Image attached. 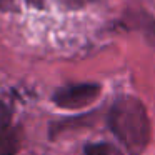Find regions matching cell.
Instances as JSON below:
<instances>
[{
	"label": "cell",
	"instance_id": "52a82bcc",
	"mask_svg": "<svg viewBox=\"0 0 155 155\" xmlns=\"http://www.w3.org/2000/svg\"><path fill=\"white\" fill-rule=\"evenodd\" d=\"M15 8V0H0V10L2 12H10Z\"/></svg>",
	"mask_w": 155,
	"mask_h": 155
},
{
	"label": "cell",
	"instance_id": "5b68a950",
	"mask_svg": "<svg viewBox=\"0 0 155 155\" xmlns=\"http://www.w3.org/2000/svg\"><path fill=\"white\" fill-rule=\"evenodd\" d=\"M10 118H12L10 108H8L7 105L4 104V102L0 100V130L10 125Z\"/></svg>",
	"mask_w": 155,
	"mask_h": 155
},
{
	"label": "cell",
	"instance_id": "277c9868",
	"mask_svg": "<svg viewBox=\"0 0 155 155\" xmlns=\"http://www.w3.org/2000/svg\"><path fill=\"white\" fill-rule=\"evenodd\" d=\"M85 155H124L118 147L108 142H94V143H87L84 147Z\"/></svg>",
	"mask_w": 155,
	"mask_h": 155
},
{
	"label": "cell",
	"instance_id": "ba28073f",
	"mask_svg": "<svg viewBox=\"0 0 155 155\" xmlns=\"http://www.w3.org/2000/svg\"><path fill=\"white\" fill-rule=\"evenodd\" d=\"M27 4L35 7V8H42L44 7V0H27Z\"/></svg>",
	"mask_w": 155,
	"mask_h": 155
},
{
	"label": "cell",
	"instance_id": "6da1fadb",
	"mask_svg": "<svg viewBox=\"0 0 155 155\" xmlns=\"http://www.w3.org/2000/svg\"><path fill=\"white\" fill-rule=\"evenodd\" d=\"M108 128L130 155H142L150 140V120L143 102L134 95L117 98L108 110Z\"/></svg>",
	"mask_w": 155,
	"mask_h": 155
},
{
	"label": "cell",
	"instance_id": "3957f363",
	"mask_svg": "<svg viewBox=\"0 0 155 155\" xmlns=\"http://www.w3.org/2000/svg\"><path fill=\"white\" fill-rule=\"evenodd\" d=\"M22 143V134L18 127H8L0 130V155H15Z\"/></svg>",
	"mask_w": 155,
	"mask_h": 155
},
{
	"label": "cell",
	"instance_id": "8992f818",
	"mask_svg": "<svg viewBox=\"0 0 155 155\" xmlns=\"http://www.w3.org/2000/svg\"><path fill=\"white\" fill-rule=\"evenodd\" d=\"M62 4L67 8H72V10H77V8H82L88 4H94L95 0H60Z\"/></svg>",
	"mask_w": 155,
	"mask_h": 155
},
{
	"label": "cell",
	"instance_id": "7a4b0ae2",
	"mask_svg": "<svg viewBox=\"0 0 155 155\" xmlns=\"http://www.w3.org/2000/svg\"><path fill=\"white\" fill-rule=\"evenodd\" d=\"M102 87L95 82H84V84H70L60 87L54 92L52 102L60 108H82L90 105L98 97Z\"/></svg>",
	"mask_w": 155,
	"mask_h": 155
}]
</instances>
